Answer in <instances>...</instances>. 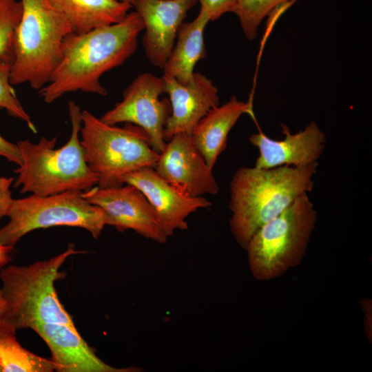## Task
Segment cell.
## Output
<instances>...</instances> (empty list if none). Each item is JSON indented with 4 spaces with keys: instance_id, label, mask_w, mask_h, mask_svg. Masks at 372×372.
Masks as SVG:
<instances>
[{
    "instance_id": "484cf974",
    "label": "cell",
    "mask_w": 372,
    "mask_h": 372,
    "mask_svg": "<svg viewBox=\"0 0 372 372\" xmlns=\"http://www.w3.org/2000/svg\"><path fill=\"white\" fill-rule=\"evenodd\" d=\"M0 156L6 158L17 165L21 164L22 160L18 145L14 144L0 135Z\"/></svg>"
},
{
    "instance_id": "5b68a950",
    "label": "cell",
    "mask_w": 372,
    "mask_h": 372,
    "mask_svg": "<svg viewBox=\"0 0 372 372\" xmlns=\"http://www.w3.org/2000/svg\"><path fill=\"white\" fill-rule=\"evenodd\" d=\"M20 1L22 14L14 35L10 83H28L40 90L50 81L63 40L73 31L49 0Z\"/></svg>"
},
{
    "instance_id": "f1b7e54d",
    "label": "cell",
    "mask_w": 372,
    "mask_h": 372,
    "mask_svg": "<svg viewBox=\"0 0 372 372\" xmlns=\"http://www.w3.org/2000/svg\"><path fill=\"white\" fill-rule=\"evenodd\" d=\"M6 309V302L0 287V320L2 319Z\"/></svg>"
},
{
    "instance_id": "8992f818",
    "label": "cell",
    "mask_w": 372,
    "mask_h": 372,
    "mask_svg": "<svg viewBox=\"0 0 372 372\" xmlns=\"http://www.w3.org/2000/svg\"><path fill=\"white\" fill-rule=\"evenodd\" d=\"M308 194L260 227L245 248L250 272L259 281L282 276L302 262L317 222Z\"/></svg>"
},
{
    "instance_id": "4dcf8cb0",
    "label": "cell",
    "mask_w": 372,
    "mask_h": 372,
    "mask_svg": "<svg viewBox=\"0 0 372 372\" xmlns=\"http://www.w3.org/2000/svg\"><path fill=\"white\" fill-rule=\"evenodd\" d=\"M0 372H1V369H0Z\"/></svg>"
},
{
    "instance_id": "4fadbf2b",
    "label": "cell",
    "mask_w": 372,
    "mask_h": 372,
    "mask_svg": "<svg viewBox=\"0 0 372 372\" xmlns=\"http://www.w3.org/2000/svg\"><path fill=\"white\" fill-rule=\"evenodd\" d=\"M280 126L285 135L282 140L272 139L261 131L248 138L259 152L255 167L262 169L285 165L302 167L318 163L324 150L327 137L315 121L295 134L291 133L287 125Z\"/></svg>"
},
{
    "instance_id": "9a60e30c",
    "label": "cell",
    "mask_w": 372,
    "mask_h": 372,
    "mask_svg": "<svg viewBox=\"0 0 372 372\" xmlns=\"http://www.w3.org/2000/svg\"><path fill=\"white\" fill-rule=\"evenodd\" d=\"M162 78L164 93L169 95L171 105V114L163 132L167 142L177 134L191 135L198 122L218 106L220 101L218 88L201 73H194L192 81L186 85L174 79Z\"/></svg>"
},
{
    "instance_id": "3957f363",
    "label": "cell",
    "mask_w": 372,
    "mask_h": 372,
    "mask_svg": "<svg viewBox=\"0 0 372 372\" xmlns=\"http://www.w3.org/2000/svg\"><path fill=\"white\" fill-rule=\"evenodd\" d=\"M72 131L69 140L56 149V138L41 136L37 143L17 142L21 164L14 169V187L21 194L46 196L67 191L85 192L98 185V176L89 167L81 143V110L73 101L68 103Z\"/></svg>"
},
{
    "instance_id": "ac0fdd59",
    "label": "cell",
    "mask_w": 372,
    "mask_h": 372,
    "mask_svg": "<svg viewBox=\"0 0 372 372\" xmlns=\"http://www.w3.org/2000/svg\"><path fill=\"white\" fill-rule=\"evenodd\" d=\"M210 21L202 10L191 22L183 23L177 32V41L163 68V77L174 79L179 83H189L194 76V68L206 56L204 30Z\"/></svg>"
},
{
    "instance_id": "7a4b0ae2",
    "label": "cell",
    "mask_w": 372,
    "mask_h": 372,
    "mask_svg": "<svg viewBox=\"0 0 372 372\" xmlns=\"http://www.w3.org/2000/svg\"><path fill=\"white\" fill-rule=\"evenodd\" d=\"M318 167L315 163L269 169L243 167L236 171L229 183V227L242 249L260 227L312 191Z\"/></svg>"
},
{
    "instance_id": "52a82bcc",
    "label": "cell",
    "mask_w": 372,
    "mask_h": 372,
    "mask_svg": "<svg viewBox=\"0 0 372 372\" xmlns=\"http://www.w3.org/2000/svg\"><path fill=\"white\" fill-rule=\"evenodd\" d=\"M81 143L89 167L98 176V187L121 186L124 174L154 167L159 154L142 128L129 123L122 127L108 125L87 110L81 112Z\"/></svg>"
},
{
    "instance_id": "d6986e66",
    "label": "cell",
    "mask_w": 372,
    "mask_h": 372,
    "mask_svg": "<svg viewBox=\"0 0 372 372\" xmlns=\"http://www.w3.org/2000/svg\"><path fill=\"white\" fill-rule=\"evenodd\" d=\"M65 18L73 32L83 33L116 23L132 8L118 0H49Z\"/></svg>"
},
{
    "instance_id": "7402d4cb",
    "label": "cell",
    "mask_w": 372,
    "mask_h": 372,
    "mask_svg": "<svg viewBox=\"0 0 372 372\" xmlns=\"http://www.w3.org/2000/svg\"><path fill=\"white\" fill-rule=\"evenodd\" d=\"M21 14L20 0H0V62H14V35Z\"/></svg>"
},
{
    "instance_id": "30bf717a",
    "label": "cell",
    "mask_w": 372,
    "mask_h": 372,
    "mask_svg": "<svg viewBox=\"0 0 372 372\" xmlns=\"http://www.w3.org/2000/svg\"><path fill=\"white\" fill-rule=\"evenodd\" d=\"M83 196L91 204L101 208L106 225L120 232L132 229L141 236L158 243H165L164 233L156 214L145 195L135 186L101 188L97 185L83 192Z\"/></svg>"
},
{
    "instance_id": "603a6c76",
    "label": "cell",
    "mask_w": 372,
    "mask_h": 372,
    "mask_svg": "<svg viewBox=\"0 0 372 372\" xmlns=\"http://www.w3.org/2000/svg\"><path fill=\"white\" fill-rule=\"evenodd\" d=\"M12 64L0 62V108L8 114L25 122L29 128L37 132L36 127L28 114L19 101L10 83V72Z\"/></svg>"
},
{
    "instance_id": "6da1fadb",
    "label": "cell",
    "mask_w": 372,
    "mask_h": 372,
    "mask_svg": "<svg viewBox=\"0 0 372 372\" xmlns=\"http://www.w3.org/2000/svg\"><path fill=\"white\" fill-rule=\"evenodd\" d=\"M144 28L141 16L132 11L116 23L68 34L50 81L39 90L43 100L52 103L76 91L107 95V90L100 83L101 76L134 54Z\"/></svg>"
},
{
    "instance_id": "7c38bea8",
    "label": "cell",
    "mask_w": 372,
    "mask_h": 372,
    "mask_svg": "<svg viewBox=\"0 0 372 372\" xmlns=\"http://www.w3.org/2000/svg\"><path fill=\"white\" fill-rule=\"evenodd\" d=\"M121 180L123 184L136 187L145 195L167 237L177 230H187V218L198 209L211 205L205 197L185 194L163 178L152 167L130 172Z\"/></svg>"
},
{
    "instance_id": "44dd1931",
    "label": "cell",
    "mask_w": 372,
    "mask_h": 372,
    "mask_svg": "<svg viewBox=\"0 0 372 372\" xmlns=\"http://www.w3.org/2000/svg\"><path fill=\"white\" fill-rule=\"evenodd\" d=\"M296 0H237L234 12L247 39L257 37L262 20L279 6Z\"/></svg>"
},
{
    "instance_id": "ba28073f",
    "label": "cell",
    "mask_w": 372,
    "mask_h": 372,
    "mask_svg": "<svg viewBox=\"0 0 372 372\" xmlns=\"http://www.w3.org/2000/svg\"><path fill=\"white\" fill-rule=\"evenodd\" d=\"M7 216L9 222L0 229V244L12 249L22 237L35 229L76 227L98 238L106 225L103 210L90 203L79 191L13 199Z\"/></svg>"
},
{
    "instance_id": "f546056e",
    "label": "cell",
    "mask_w": 372,
    "mask_h": 372,
    "mask_svg": "<svg viewBox=\"0 0 372 372\" xmlns=\"http://www.w3.org/2000/svg\"><path fill=\"white\" fill-rule=\"evenodd\" d=\"M118 1H121L125 2V3H127L130 4V5H132V6L133 2H134V0H118Z\"/></svg>"
},
{
    "instance_id": "ffe728a7",
    "label": "cell",
    "mask_w": 372,
    "mask_h": 372,
    "mask_svg": "<svg viewBox=\"0 0 372 372\" xmlns=\"http://www.w3.org/2000/svg\"><path fill=\"white\" fill-rule=\"evenodd\" d=\"M16 329L0 320L1 372H52L56 366L52 359L37 355L23 347L15 337Z\"/></svg>"
},
{
    "instance_id": "d4e9b609",
    "label": "cell",
    "mask_w": 372,
    "mask_h": 372,
    "mask_svg": "<svg viewBox=\"0 0 372 372\" xmlns=\"http://www.w3.org/2000/svg\"><path fill=\"white\" fill-rule=\"evenodd\" d=\"M14 182L12 177H0V220L7 216L13 200L10 187Z\"/></svg>"
},
{
    "instance_id": "e0dca14e",
    "label": "cell",
    "mask_w": 372,
    "mask_h": 372,
    "mask_svg": "<svg viewBox=\"0 0 372 372\" xmlns=\"http://www.w3.org/2000/svg\"><path fill=\"white\" fill-rule=\"evenodd\" d=\"M244 114L254 116L251 102H243L233 96L208 112L193 130L192 138L210 169H213L225 149L229 132Z\"/></svg>"
},
{
    "instance_id": "cb8c5ba5",
    "label": "cell",
    "mask_w": 372,
    "mask_h": 372,
    "mask_svg": "<svg viewBox=\"0 0 372 372\" xmlns=\"http://www.w3.org/2000/svg\"><path fill=\"white\" fill-rule=\"evenodd\" d=\"M237 0H198L200 10L210 21H215L227 12H234Z\"/></svg>"
},
{
    "instance_id": "83f0119b",
    "label": "cell",
    "mask_w": 372,
    "mask_h": 372,
    "mask_svg": "<svg viewBox=\"0 0 372 372\" xmlns=\"http://www.w3.org/2000/svg\"><path fill=\"white\" fill-rule=\"evenodd\" d=\"M12 249V248L0 244V269L10 261V253Z\"/></svg>"
},
{
    "instance_id": "9c48e42d",
    "label": "cell",
    "mask_w": 372,
    "mask_h": 372,
    "mask_svg": "<svg viewBox=\"0 0 372 372\" xmlns=\"http://www.w3.org/2000/svg\"><path fill=\"white\" fill-rule=\"evenodd\" d=\"M163 93L162 77L150 73L139 74L124 90L122 101L100 119L108 125L129 123L140 127L152 149L159 154L166 144L163 132L171 114L169 101L159 99Z\"/></svg>"
},
{
    "instance_id": "2e32d148",
    "label": "cell",
    "mask_w": 372,
    "mask_h": 372,
    "mask_svg": "<svg viewBox=\"0 0 372 372\" xmlns=\"http://www.w3.org/2000/svg\"><path fill=\"white\" fill-rule=\"evenodd\" d=\"M35 331L49 347L59 372H132L136 367L116 368L101 360L82 338L76 327L44 323Z\"/></svg>"
},
{
    "instance_id": "4316f807",
    "label": "cell",
    "mask_w": 372,
    "mask_h": 372,
    "mask_svg": "<svg viewBox=\"0 0 372 372\" xmlns=\"http://www.w3.org/2000/svg\"><path fill=\"white\" fill-rule=\"evenodd\" d=\"M360 305L364 312V328L366 338L371 342L372 338V302L371 299L363 298Z\"/></svg>"
},
{
    "instance_id": "277c9868",
    "label": "cell",
    "mask_w": 372,
    "mask_h": 372,
    "mask_svg": "<svg viewBox=\"0 0 372 372\" xmlns=\"http://www.w3.org/2000/svg\"><path fill=\"white\" fill-rule=\"evenodd\" d=\"M73 245L60 254L29 265L1 267L0 280L6 302L1 320L16 330L34 329L44 323L65 324L76 327L72 317L60 302L54 287L65 274L61 267L70 256L79 254Z\"/></svg>"
},
{
    "instance_id": "8fae6325",
    "label": "cell",
    "mask_w": 372,
    "mask_h": 372,
    "mask_svg": "<svg viewBox=\"0 0 372 372\" xmlns=\"http://www.w3.org/2000/svg\"><path fill=\"white\" fill-rule=\"evenodd\" d=\"M166 181L191 197L216 195L219 185L191 135L177 134L166 142L154 165Z\"/></svg>"
},
{
    "instance_id": "5bb4252c",
    "label": "cell",
    "mask_w": 372,
    "mask_h": 372,
    "mask_svg": "<svg viewBox=\"0 0 372 372\" xmlns=\"http://www.w3.org/2000/svg\"><path fill=\"white\" fill-rule=\"evenodd\" d=\"M198 0H134L145 30L143 45L150 62L161 69L174 47L178 30Z\"/></svg>"
}]
</instances>
